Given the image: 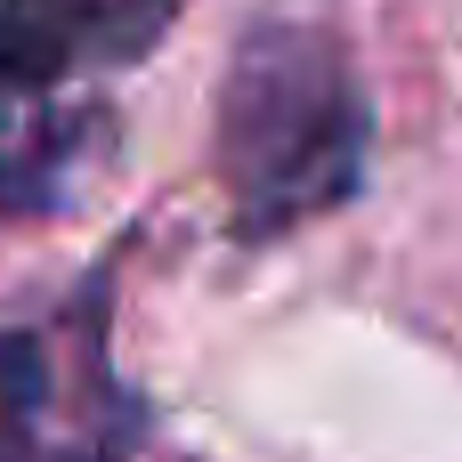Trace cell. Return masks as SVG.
<instances>
[{"label": "cell", "instance_id": "3", "mask_svg": "<svg viewBox=\"0 0 462 462\" xmlns=\"http://www.w3.org/2000/svg\"><path fill=\"white\" fill-rule=\"evenodd\" d=\"M49 406V357L24 333H0V462H24L32 430Z\"/></svg>", "mask_w": 462, "mask_h": 462}, {"label": "cell", "instance_id": "1", "mask_svg": "<svg viewBox=\"0 0 462 462\" xmlns=\"http://www.w3.org/2000/svg\"><path fill=\"white\" fill-rule=\"evenodd\" d=\"M365 97L333 32L252 24L219 81V179L252 236L333 211L365 179Z\"/></svg>", "mask_w": 462, "mask_h": 462}, {"label": "cell", "instance_id": "2", "mask_svg": "<svg viewBox=\"0 0 462 462\" xmlns=\"http://www.w3.org/2000/svg\"><path fill=\"white\" fill-rule=\"evenodd\" d=\"M179 0H0V211L73 195L106 130V81L130 73Z\"/></svg>", "mask_w": 462, "mask_h": 462}]
</instances>
